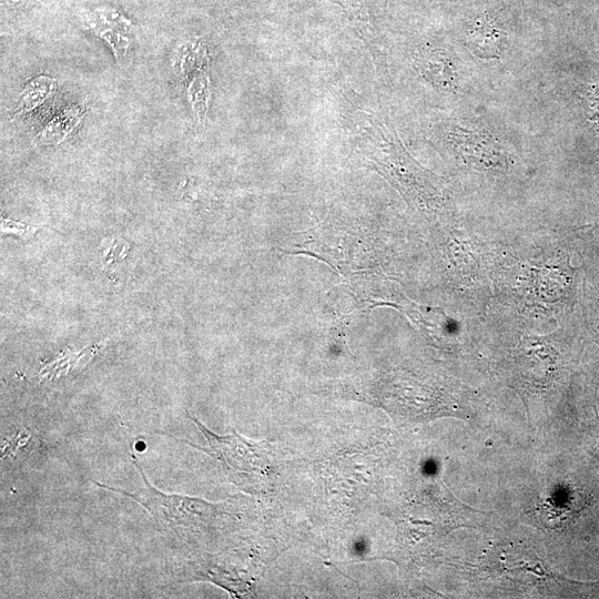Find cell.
<instances>
[{
	"instance_id": "6da1fadb",
	"label": "cell",
	"mask_w": 599,
	"mask_h": 599,
	"mask_svg": "<svg viewBox=\"0 0 599 599\" xmlns=\"http://www.w3.org/2000/svg\"><path fill=\"white\" fill-rule=\"evenodd\" d=\"M206 439V447L197 449L214 458L225 477L242 490L256 494L268 484L272 471L270 445L247 439L236 432L221 436L206 428L189 414Z\"/></svg>"
},
{
	"instance_id": "7a4b0ae2",
	"label": "cell",
	"mask_w": 599,
	"mask_h": 599,
	"mask_svg": "<svg viewBox=\"0 0 599 599\" xmlns=\"http://www.w3.org/2000/svg\"><path fill=\"white\" fill-rule=\"evenodd\" d=\"M132 461L141 475L143 487L136 491L106 486L94 481L101 488L122 494L143 506L162 530L193 528L210 524L221 512V505L207 502L201 498L162 493L148 480L134 456Z\"/></svg>"
},
{
	"instance_id": "3957f363",
	"label": "cell",
	"mask_w": 599,
	"mask_h": 599,
	"mask_svg": "<svg viewBox=\"0 0 599 599\" xmlns=\"http://www.w3.org/2000/svg\"><path fill=\"white\" fill-rule=\"evenodd\" d=\"M85 23L94 35L109 45L118 61L124 59L136 42L134 24L113 9H94L85 17Z\"/></svg>"
},
{
	"instance_id": "277c9868",
	"label": "cell",
	"mask_w": 599,
	"mask_h": 599,
	"mask_svg": "<svg viewBox=\"0 0 599 599\" xmlns=\"http://www.w3.org/2000/svg\"><path fill=\"white\" fill-rule=\"evenodd\" d=\"M85 114V102L71 104L51 118L37 135L41 145H59L80 126Z\"/></svg>"
},
{
	"instance_id": "5b68a950",
	"label": "cell",
	"mask_w": 599,
	"mask_h": 599,
	"mask_svg": "<svg viewBox=\"0 0 599 599\" xmlns=\"http://www.w3.org/2000/svg\"><path fill=\"white\" fill-rule=\"evenodd\" d=\"M185 95L192 114L197 123L204 125L211 100L210 77L205 68H201L183 80Z\"/></svg>"
},
{
	"instance_id": "8992f818",
	"label": "cell",
	"mask_w": 599,
	"mask_h": 599,
	"mask_svg": "<svg viewBox=\"0 0 599 599\" xmlns=\"http://www.w3.org/2000/svg\"><path fill=\"white\" fill-rule=\"evenodd\" d=\"M57 89V80L39 74L28 80L18 94L14 115L29 113L49 100Z\"/></svg>"
},
{
	"instance_id": "52a82bcc",
	"label": "cell",
	"mask_w": 599,
	"mask_h": 599,
	"mask_svg": "<svg viewBox=\"0 0 599 599\" xmlns=\"http://www.w3.org/2000/svg\"><path fill=\"white\" fill-rule=\"evenodd\" d=\"M207 63L206 49L197 40L180 42L172 55V68L182 81Z\"/></svg>"
},
{
	"instance_id": "ba28073f",
	"label": "cell",
	"mask_w": 599,
	"mask_h": 599,
	"mask_svg": "<svg viewBox=\"0 0 599 599\" xmlns=\"http://www.w3.org/2000/svg\"><path fill=\"white\" fill-rule=\"evenodd\" d=\"M598 430L590 437L589 451L599 461V424Z\"/></svg>"
},
{
	"instance_id": "9c48e42d",
	"label": "cell",
	"mask_w": 599,
	"mask_h": 599,
	"mask_svg": "<svg viewBox=\"0 0 599 599\" xmlns=\"http://www.w3.org/2000/svg\"><path fill=\"white\" fill-rule=\"evenodd\" d=\"M11 1H13V2H19V1H24V0H11Z\"/></svg>"
}]
</instances>
